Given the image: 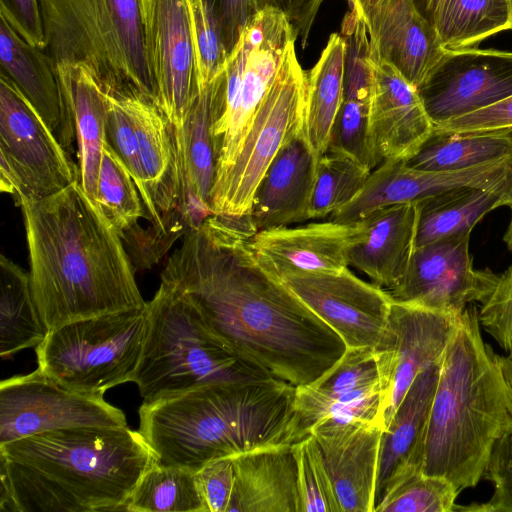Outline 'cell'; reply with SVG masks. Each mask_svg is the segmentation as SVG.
I'll return each instance as SVG.
<instances>
[{
  "mask_svg": "<svg viewBox=\"0 0 512 512\" xmlns=\"http://www.w3.org/2000/svg\"><path fill=\"white\" fill-rule=\"evenodd\" d=\"M294 403L303 438L322 419L377 422L384 428L374 350L346 348L322 376L295 388Z\"/></svg>",
  "mask_w": 512,
  "mask_h": 512,
  "instance_id": "19",
  "label": "cell"
},
{
  "mask_svg": "<svg viewBox=\"0 0 512 512\" xmlns=\"http://www.w3.org/2000/svg\"><path fill=\"white\" fill-rule=\"evenodd\" d=\"M192 9L202 90L226 69L229 57L201 0H192Z\"/></svg>",
  "mask_w": 512,
  "mask_h": 512,
  "instance_id": "45",
  "label": "cell"
},
{
  "mask_svg": "<svg viewBox=\"0 0 512 512\" xmlns=\"http://www.w3.org/2000/svg\"><path fill=\"white\" fill-rule=\"evenodd\" d=\"M418 203L381 208L364 218L365 237L349 251V267L389 291L402 280L412 257L418 226Z\"/></svg>",
  "mask_w": 512,
  "mask_h": 512,
  "instance_id": "27",
  "label": "cell"
},
{
  "mask_svg": "<svg viewBox=\"0 0 512 512\" xmlns=\"http://www.w3.org/2000/svg\"><path fill=\"white\" fill-rule=\"evenodd\" d=\"M434 27L445 50L474 48L510 29L508 0H440Z\"/></svg>",
  "mask_w": 512,
  "mask_h": 512,
  "instance_id": "36",
  "label": "cell"
},
{
  "mask_svg": "<svg viewBox=\"0 0 512 512\" xmlns=\"http://www.w3.org/2000/svg\"><path fill=\"white\" fill-rule=\"evenodd\" d=\"M371 89L369 44L362 39H351L345 45L342 102L327 151L348 156L373 170L378 165L368 142Z\"/></svg>",
  "mask_w": 512,
  "mask_h": 512,
  "instance_id": "31",
  "label": "cell"
},
{
  "mask_svg": "<svg viewBox=\"0 0 512 512\" xmlns=\"http://www.w3.org/2000/svg\"><path fill=\"white\" fill-rule=\"evenodd\" d=\"M461 314L393 300L374 349L384 429L417 375L440 361Z\"/></svg>",
  "mask_w": 512,
  "mask_h": 512,
  "instance_id": "15",
  "label": "cell"
},
{
  "mask_svg": "<svg viewBox=\"0 0 512 512\" xmlns=\"http://www.w3.org/2000/svg\"><path fill=\"white\" fill-rule=\"evenodd\" d=\"M345 42L330 35L317 63L306 71L303 133L320 157L327 152L343 94Z\"/></svg>",
  "mask_w": 512,
  "mask_h": 512,
  "instance_id": "33",
  "label": "cell"
},
{
  "mask_svg": "<svg viewBox=\"0 0 512 512\" xmlns=\"http://www.w3.org/2000/svg\"><path fill=\"white\" fill-rule=\"evenodd\" d=\"M306 71L295 41L288 46L276 78L259 106L240 150L211 192L213 214L247 215L256 189L288 138L303 128Z\"/></svg>",
  "mask_w": 512,
  "mask_h": 512,
  "instance_id": "11",
  "label": "cell"
},
{
  "mask_svg": "<svg viewBox=\"0 0 512 512\" xmlns=\"http://www.w3.org/2000/svg\"><path fill=\"white\" fill-rule=\"evenodd\" d=\"M156 462L128 425L73 427L3 443L0 511H125Z\"/></svg>",
  "mask_w": 512,
  "mask_h": 512,
  "instance_id": "3",
  "label": "cell"
},
{
  "mask_svg": "<svg viewBox=\"0 0 512 512\" xmlns=\"http://www.w3.org/2000/svg\"><path fill=\"white\" fill-rule=\"evenodd\" d=\"M439 367L440 361L417 375L383 431L376 504L385 489L399 478L422 471L423 438L438 382Z\"/></svg>",
  "mask_w": 512,
  "mask_h": 512,
  "instance_id": "28",
  "label": "cell"
},
{
  "mask_svg": "<svg viewBox=\"0 0 512 512\" xmlns=\"http://www.w3.org/2000/svg\"><path fill=\"white\" fill-rule=\"evenodd\" d=\"M512 128V95L483 109L434 126L445 131H485Z\"/></svg>",
  "mask_w": 512,
  "mask_h": 512,
  "instance_id": "48",
  "label": "cell"
},
{
  "mask_svg": "<svg viewBox=\"0 0 512 512\" xmlns=\"http://www.w3.org/2000/svg\"><path fill=\"white\" fill-rule=\"evenodd\" d=\"M278 279L340 336L346 348L374 350L379 344L393 302L387 290L359 278L349 267Z\"/></svg>",
  "mask_w": 512,
  "mask_h": 512,
  "instance_id": "16",
  "label": "cell"
},
{
  "mask_svg": "<svg viewBox=\"0 0 512 512\" xmlns=\"http://www.w3.org/2000/svg\"><path fill=\"white\" fill-rule=\"evenodd\" d=\"M1 191L17 205L79 181V167L14 82L0 74Z\"/></svg>",
  "mask_w": 512,
  "mask_h": 512,
  "instance_id": "12",
  "label": "cell"
},
{
  "mask_svg": "<svg viewBox=\"0 0 512 512\" xmlns=\"http://www.w3.org/2000/svg\"><path fill=\"white\" fill-rule=\"evenodd\" d=\"M483 478L493 485L491 498L466 506L456 504L455 511L512 512V434L503 436L494 445Z\"/></svg>",
  "mask_w": 512,
  "mask_h": 512,
  "instance_id": "42",
  "label": "cell"
},
{
  "mask_svg": "<svg viewBox=\"0 0 512 512\" xmlns=\"http://www.w3.org/2000/svg\"><path fill=\"white\" fill-rule=\"evenodd\" d=\"M146 326V306L64 324L35 347L38 369L69 390L103 397L132 382Z\"/></svg>",
  "mask_w": 512,
  "mask_h": 512,
  "instance_id": "9",
  "label": "cell"
},
{
  "mask_svg": "<svg viewBox=\"0 0 512 512\" xmlns=\"http://www.w3.org/2000/svg\"><path fill=\"white\" fill-rule=\"evenodd\" d=\"M146 311L145 339L132 379L143 402L212 383L268 377L225 346L194 305L170 286L161 282Z\"/></svg>",
  "mask_w": 512,
  "mask_h": 512,
  "instance_id": "7",
  "label": "cell"
},
{
  "mask_svg": "<svg viewBox=\"0 0 512 512\" xmlns=\"http://www.w3.org/2000/svg\"><path fill=\"white\" fill-rule=\"evenodd\" d=\"M97 203L122 238L145 217L136 183L122 160L106 142L99 178Z\"/></svg>",
  "mask_w": 512,
  "mask_h": 512,
  "instance_id": "39",
  "label": "cell"
},
{
  "mask_svg": "<svg viewBox=\"0 0 512 512\" xmlns=\"http://www.w3.org/2000/svg\"><path fill=\"white\" fill-rule=\"evenodd\" d=\"M512 359V356H509Z\"/></svg>",
  "mask_w": 512,
  "mask_h": 512,
  "instance_id": "55",
  "label": "cell"
},
{
  "mask_svg": "<svg viewBox=\"0 0 512 512\" xmlns=\"http://www.w3.org/2000/svg\"><path fill=\"white\" fill-rule=\"evenodd\" d=\"M123 411L103 397L69 390L38 368L0 383V444L83 426H126Z\"/></svg>",
  "mask_w": 512,
  "mask_h": 512,
  "instance_id": "14",
  "label": "cell"
},
{
  "mask_svg": "<svg viewBox=\"0 0 512 512\" xmlns=\"http://www.w3.org/2000/svg\"><path fill=\"white\" fill-rule=\"evenodd\" d=\"M125 511L205 512L196 472L156 462L139 480Z\"/></svg>",
  "mask_w": 512,
  "mask_h": 512,
  "instance_id": "37",
  "label": "cell"
},
{
  "mask_svg": "<svg viewBox=\"0 0 512 512\" xmlns=\"http://www.w3.org/2000/svg\"><path fill=\"white\" fill-rule=\"evenodd\" d=\"M45 51L54 67L83 65L106 94L155 104L141 0H39Z\"/></svg>",
  "mask_w": 512,
  "mask_h": 512,
  "instance_id": "6",
  "label": "cell"
},
{
  "mask_svg": "<svg viewBox=\"0 0 512 512\" xmlns=\"http://www.w3.org/2000/svg\"><path fill=\"white\" fill-rule=\"evenodd\" d=\"M323 1L276 0V7L281 9L288 18L296 39L300 38L302 48H305L308 43V36Z\"/></svg>",
  "mask_w": 512,
  "mask_h": 512,
  "instance_id": "49",
  "label": "cell"
},
{
  "mask_svg": "<svg viewBox=\"0 0 512 512\" xmlns=\"http://www.w3.org/2000/svg\"><path fill=\"white\" fill-rule=\"evenodd\" d=\"M502 367L512 390V359L509 356H500Z\"/></svg>",
  "mask_w": 512,
  "mask_h": 512,
  "instance_id": "52",
  "label": "cell"
},
{
  "mask_svg": "<svg viewBox=\"0 0 512 512\" xmlns=\"http://www.w3.org/2000/svg\"><path fill=\"white\" fill-rule=\"evenodd\" d=\"M226 70L206 85L187 113L180 138L176 141L185 181L190 226L213 214V189L217 154L213 126L225 106Z\"/></svg>",
  "mask_w": 512,
  "mask_h": 512,
  "instance_id": "25",
  "label": "cell"
},
{
  "mask_svg": "<svg viewBox=\"0 0 512 512\" xmlns=\"http://www.w3.org/2000/svg\"><path fill=\"white\" fill-rule=\"evenodd\" d=\"M368 142L377 165L407 161L433 132L417 89L371 49Z\"/></svg>",
  "mask_w": 512,
  "mask_h": 512,
  "instance_id": "21",
  "label": "cell"
},
{
  "mask_svg": "<svg viewBox=\"0 0 512 512\" xmlns=\"http://www.w3.org/2000/svg\"><path fill=\"white\" fill-rule=\"evenodd\" d=\"M234 486L228 512H299L292 445L232 457Z\"/></svg>",
  "mask_w": 512,
  "mask_h": 512,
  "instance_id": "29",
  "label": "cell"
},
{
  "mask_svg": "<svg viewBox=\"0 0 512 512\" xmlns=\"http://www.w3.org/2000/svg\"><path fill=\"white\" fill-rule=\"evenodd\" d=\"M0 16L22 39L45 49L39 0H0Z\"/></svg>",
  "mask_w": 512,
  "mask_h": 512,
  "instance_id": "47",
  "label": "cell"
},
{
  "mask_svg": "<svg viewBox=\"0 0 512 512\" xmlns=\"http://www.w3.org/2000/svg\"><path fill=\"white\" fill-rule=\"evenodd\" d=\"M0 65L1 73L14 82L61 146L73 154L77 143L75 117L64 105L51 58L44 49L22 39L1 16Z\"/></svg>",
  "mask_w": 512,
  "mask_h": 512,
  "instance_id": "26",
  "label": "cell"
},
{
  "mask_svg": "<svg viewBox=\"0 0 512 512\" xmlns=\"http://www.w3.org/2000/svg\"><path fill=\"white\" fill-rule=\"evenodd\" d=\"M383 431L377 422L360 420L322 419L311 427L341 512H375Z\"/></svg>",
  "mask_w": 512,
  "mask_h": 512,
  "instance_id": "20",
  "label": "cell"
},
{
  "mask_svg": "<svg viewBox=\"0 0 512 512\" xmlns=\"http://www.w3.org/2000/svg\"><path fill=\"white\" fill-rule=\"evenodd\" d=\"M318 158L302 128L288 138L261 179L247 214L256 232L308 220Z\"/></svg>",
  "mask_w": 512,
  "mask_h": 512,
  "instance_id": "24",
  "label": "cell"
},
{
  "mask_svg": "<svg viewBox=\"0 0 512 512\" xmlns=\"http://www.w3.org/2000/svg\"><path fill=\"white\" fill-rule=\"evenodd\" d=\"M362 17L373 53L416 89L447 51L412 0H379Z\"/></svg>",
  "mask_w": 512,
  "mask_h": 512,
  "instance_id": "23",
  "label": "cell"
},
{
  "mask_svg": "<svg viewBox=\"0 0 512 512\" xmlns=\"http://www.w3.org/2000/svg\"><path fill=\"white\" fill-rule=\"evenodd\" d=\"M55 69L68 84L72 96L79 183L90 200L98 206V178L106 143L108 96L83 65L60 63Z\"/></svg>",
  "mask_w": 512,
  "mask_h": 512,
  "instance_id": "32",
  "label": "cell"
},
{
  "mask_svg": "<svg viewBox=\"0 0 512 512\" xmlns=\"http://www.w3.org/2000/svg\"><path fill=\"white\" fill-rule=\"evenodd\" d=\"M478 316L481 327L512 356V266L498 277Z\"/></svg>",
  "mask_w": 512,
  "mask_h": 512,
  "instance_id": "44",
  "label": "cell"
},
{
  "mask_svg": "<svg viewBox=\"0 0 512 512\" xmlns=\"http://www.w3.org/2000/svg\"><path fill=\"white\" fill-rule=\"evenodd\" d=\"M470 234H455L414 248L402 280L388 291L392 299L454 314H461L471 303H484L499 276L488 268L473 267Z\"/></svg>",
  "mask_w": 512,
  "mask_h": 512,
  "instance_id": "17",
  "label": "cell"
},
{
  "mask_svg": "<svg viewBox=\"0 0 512 512\" xmlns=\"http://www.w3.org/2000/svg\"><path fill=\"white\" fill-rule=\"evenodd\" d=\"M500 356L468 305L440 359L422 446V472L460 492L480 482L494 445L512 434V390Z\"/></svg>",
  "mask_w": 512,
  "mask_h": 512,
  "instance_id": "5",
  "label": "cell"
},
{
  "mask_svg": "<svg viewBox=\"0 0 512 512\" xmlns=\"http://www.w3.org/2000/svg\"><path fill=\"white\" fill-rule=\"evenodd\" d=\"M214 22L228 57L238 45L248 23L276 0H201Z\"/></svg>",
  "mask_w": 512,
  "mask_h": 512,
  "instance_id": "43",
  "label": "cell"
},
{
  "mask_svg": "<svg viewBox=\"0 0 512 512\" xmlns=\"http://www.w3.org/2000/svg\"><path fill=\"white\" fill-rule=\"evenodd\" d=\"M19 206L33 299L47 332L146 306L122 236L79 181Z\"/></svg>",
  "mask_w": 512,
  "mask_h": 512,
  "instance_id": "2",
  "label": "cell"
},
{
  "mask_svg": "<svg viewBox=\"0 0 512 512\" xmlns=\"http://www.w3.org/2000/svg\"><path fill=\"white\" fill-rule=\"evenodd\" d=\"M141 11L155 105L177 141L201 92L192 0H141Z\"/></svg>",
  "mask_w": 512,
  "mask_h": 512,
  "instance_id": "13",
  "label": "cell"
},
{
  "mask_svg": "<svg viewBox=\"0 0 512 512\" xmlns=\"http://www.w3.org/2000/svg\"><path fill=\"white\" fill-rule=\"evenodd\" d=\"M459 493L447 479L415 471L385 489L375 512H455Z\"/></svg>",
  "mask_w": 512,
  "mask_h": 512,
  "instance_id": "40",
  "label": "cell"
},
{
  "mask_svg": "<svg viewBox=\"0 0 512 512\" xmlns=\"http://www.w3.org/2000/svg\"><path fill=\"white\" fill-rule=\"evenodd\" d=\"M106 142L122 160L140 194L152 242L162 243L189 228L188 201L173 128L150 100L109 95Z\"/></svg>",
  "mask_w": 512,
  "mask_h": 512,
  "instance_id": "8",
  "label": "cell"
},
{
  "mask_svg": "<svg viewBox=\"0 0 512 512\" xmlns=\"http://www.w3.org/2000/svg\"><path fill=\"white\" fill-rule=\"evenodd\" d=\"M512 157V128L485 131H445L431 135L406 162L426 171H455Z\"/></svg>",
  "mask_w": 512,
  "mask_h": 512,
  "instance_id": "34",
  "label": "cell"
},
{
  "mask_svg": "<svg viewBox=\"0 0 512 512\" xmlns=\"http://www.w3.org/2000/svg\"><path fill=\"white\" fill-rule=\"evenodd\" d=\"M296 37L284 12L268 6L245 27L226 65V97L213 126L215 181L233 164L255 114L270 90L286 50Z\"/></svg>",
  "mask_w": 512,
  "mask_h": 512,
  "instance_id": "10",
  "label": "cell"
},
{
  "mask_svg": "<svg viewBox=\"0 0 512 512\" xmlns=\"http://www.w3.org/2000/svg\"><path fill=\"white\" fill-rule=\"evenodd\" d=\"M299 512H341L330 474L313 435L292 444Z\"/></svg>",
  "mask_w": 512,
  "mask_h": 512,
  "instance_id": "41",
  "label": "cell"
},
{
  "mask_svg": "<svg viewBox=\"0 0 512 512\" xmlns=\"http://www.w3.org/2000/svg\"><path fill=\"white\" fill-rule=\"evenodd\" d=\"M509 11H510V29L512 30V0H508Z\"/></svg>",
  "mask_w": 512,
  "mask_h": 512,
  "instance_id": "54",
  "label": "cell"
},
{
  "mask_svg": "<svg viewBox=\"0 0 512 512\" xmlns=\"http://www.w3.org/2000/svg\"><path fill=\"white\" fill-rule=\"evenodd\" d=\"M294 386L271 377L212 383L139 407V429L163 465L207 463L303 439Z\"/></svg>",
  "mask_w": 512,
  "mask_h": 512,
  "instance_id": "4",
  "label": "cell"
},
{
  "mask_svg": "<svg viewBox=\"0 0 512 512\" xmlns=\"http://www.w3.org/2000/svg\"><path fill=\"white\" fill-rule=\"evenodd\" d=\"M247 215L211 214L183 234L161 282L184 295L235 355L294 387L345 353L340 336L258 261Z\"/></svg>",
  "mask_w": 512,
  "mask_h": 512,
  "instance_id": "1",
  "label": "cell"
},
{
  "mask_svg": "<svg viewBox=\"0 0 512 512\" xmlns=\"http://www.w3.org/2000/svg\"><path fill=\"white\" fill-rule=\"evenodd\" d=\"M205 512H228L234 486L232 457L215 459L196 472Z\"/></svg>",
  "mask_w": 512,
  "mask_h": 512,
  "instance_id": "46",
  "label": "cell"
},
{
  "mask_svg": "<svg viewBox=\"0 0 512 512\" xmlns=\"http://www.w3.org/2000/svg\"><path fill=\"white\" fill-rule=\"evenodd\" d=\"M440 0H412L418 12L434 26V17Z\"/></svg>",
  "mask_w": 512,
  "mask_h": 512,
  "instance_id": "50",
  "label": "cell"
},
{
  "mask_svg": "<svg viewBox=\"0 0 512 512\" xmlns=\"http://www.w3.org/2000/svg\"><path fill=\"white\" fill-rule=\"evenodd\" d=\"M366 234V223L332 220L256 232L252 247L274 277L297 272L339 271L349 267V251Z\"/></svg>",
  "mask_w": 512,
  "mask_h": 512,
  "instance_id": "22",
  "label": "cell"
},
{
  "mask_svg": "<svg viewBox=\"0 0 512 512\" xmlns=\"http://www.w3.org/2000/svg\"><path fill=\"white\" fill-rule=\"evenodd\" d=\"M47 330L37 310L29 273L4 255L0 258V355L7 359L37 347Z\"/></svg>",
  "mask_w": 512,
  "mask_h": 512,
  "instance_id": "35",
  "label": "cell"
},
{
  "mask_svg": "<svg viewBox=\"0 0 512 512\" xmlns=\"http://www.w3.org/2000/svg\"><path fill=\"white\" fill-rule=\"evenodd\" d=\"M436 126L512 95V52L447 50L417 88Z\"/></svg>",
  "mask_w": 512,
  "mask_h": 512,
  "instance_id": "18",
  "label": "cell"
},
{
  "mask_svg": "<svg viewBox=\"0 0 512 512\" xmlns=\"http://www.w3.org/2000/svg\"><path fill=\"white\" fill-rule=\"evenodd\" d=\"M417 203L415 248L471 232L487 213L501 206L512 207V170L493 183L455 188Z\"/></svg>",
  "mask_w": 512,
  "mask_h": 512,
  "instance_id": "30",
  "label": "cell"
},
{
  "mask_svg": "<svg viewBox=\"0 0 512 512\" xmlns=\"http://www.w3.org/2000/svg\"><path fill=\"white\" fill-rule=\"evenodd\" d=\"M379 0H347L350 7H355L363 16L368 12Z\"/></svg>",
  "mask_w": 512,
  "mask_h": 512,
  "instance_id": "51",
  "label": "cell"
},
{
  "mask_svg": "<svg viewBox=\"0 0 512 512\" xmlns=\"http://www.w3.org/2000/svg\"><path fill=\"white\" fill-rule=\"evenodd\" d=\"M511 211H512V207H511ZM504 241L507 244V247L512 251V216H511V220L508 225L507 231L504 235Z\"/></svg>",
  "mask_w": 512,
  "mask_h": 512,
  "instance_id": "53",
  "label": "cell"
},
{
  "mask_svg": "<svg viewBox=\"0 0 512 512\" xmlns=\"http://www.w3.org/2000/svg\"><path fill=\"white\" fill-rule=\"evenodd\" d=\"M356 160L327 151L317 161L308 220L329 218L349 203L371 173Z\"/></svg>",
  "mask_w": 512,
  "mask_h": 512,
  "instance_id": "38",
  "label": "cell"
}]
</instances>
